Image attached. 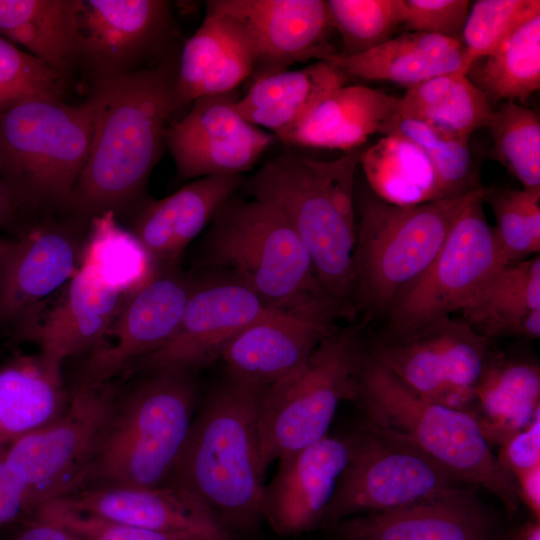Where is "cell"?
<instances>
[{"mask_svg": "<svg viewBox=\"0 0 540 540\" xmlns=\"http://www.w3.org/2000/svg\"><path fill=\"white\" fill-rule=\"evenodd\" d=\"M178 56L172 52L147 68L91 80V146L66 213L90 222L143 202L172 115L181 109L175 94Z\"/></svg>", "mask_w": 540, "mask_h": 540, "instance_id": "6da1fadb", "label": "cell"}, {"mask_svg": "<svg viewBox=\"0 0 540 540\" xmlns=\"http://www.w3.org/2000/svg\"><path fill=\"white\" fill-rule=\"evenodd\" d=\"M264 391L227 374L196 410L167 483L203 504L234 540L265 523L258 438Z\"/></svg>", "mask_w": 540, "mask_h": 540, "instance_id": "7a4b0ae2", "label": "cell"}, {"mask_svg": "<svg viewBox=\"0 0 540 540\" xmlns=\"http://www.w3.org/2000/svg\"><path fill=\"white\" fill-rule=\"evenodd\" d=\"M361 153L358 148L331 161L281 154L266 161L245 185L253 198L286 218L320 286L346 307L356 296L354 178Z\"/></svg>", "mask_w": 540, "mask_h": 540, "instance_id": "3957f363", "label": "cell"}, {"mask_svg": "<svg viewBox=\"0 0 540 540\" xmlns=\"http://www.w3.org/2000/svg\"><path fill=\"white\" fill-rule=\"evenodd\" d=\"M352 401L381 433L418 450L457 480L489 491L510 516L518 511L516 484L469 412L417 395L365 348Z\"/></svg>", "mask_w": 540, "mask_h": 540, "instance_id": "277c9868", "label": "cell"}, {"mask_svg": "<svg viewBox=\"0 0 540 540\" xmlns=\"http://www.w3.org/2000/svg\"><path fill=\"white\" fill-rule=\"evenodd\" d=\"M196 371L151 372L120 393L85 488H153L168 483L199 402Z\"/></svg>", "mask_w": 540, "mask_h": 540, "instance_id": "5b68a950", "label": "cell"}, {"mask_svg": "<svg viewBox=\"0 0 540 540\" xmlns=\"http://www.w3.org/2000/svg\"><path fill=\"white\" fill-rule=\"evenodd\" d=\"M93 109L56 96H36L0 114V174L31 220L67 212L87 161Z\"/></svg>", "mask_w": 540, "mask_h": 540, "instance_id": "8992f818", "label": "cell"}, {"mask_svg": "<svg viewBox=\"0 0 540 540\" xmlns=\"http://www.w3.org/2000/svg\"><path fill=\"white\" fill-rule=\"evenodd\" d=\"M202 263L231 269L235 279L272 308H294L328 295L286 218L255 198L233 195L219 209L206 235Z\"/></svg>", "mask_w": 540, "mask_h": 540, "instance_id": "52a82bcc", "label": "cell"}, {"mask_svg": "<svg viewBox=\"0 0 540 540\" xmlns=\"http://www.w3.org/2000/svg\"><path fill=\"white\" fill-rule=\"evenodd\" d=\"M490 188L397 205L366 195L356 225V296L367 313L388 312L395 296L433 260L463 209Z\"/></svg>", "mask_w": 540, "mask_h": 540, "instance_id": "ba28073f", "label": "cell"}, {"mask_svg": "<svg viewBox=\"0 0 540 540\" xmlns=\"http://www.w3.org/2000/svg\"><path fill=\"white\" fill-rule=\"evenodd\" d=\"M363 351L356 331L334 330L298 372L265 389L258 419L264 473L272 462L328 434L339 404L354 398Z\"/></svg>", "mask_w": 540, "mask_h": 540, "instance_id": "9c48e42d", "label": "cell"}, {"mask_svg": "<svg viewBox=\"0 0 540 540\" xmlns=\"http://www.w3.org/2000/svg\"><path fill=\"white\" fill-rule=\"evenodd\" d=\"M120 393L113 382L76 384L58 418L5 447L2 459L25 485L30 511L85 487Z\"/></svg>", "mask_w": 540, "mask_h": 540, "instance_id": "30bf717a", "label": "cell"}, {"mask_svg": "<svg viewBox=\"0 0 540 540\" xmlns=\"http://www.w3.org/2000/svg\"><path fill=\"white\" fill-rule=\"evenodd\" d=\"M484 197L463 209L433 260L397 293L387 312V336L405 335L459 312L506 265L484 214Z\"/></svg>", "mask_w": 540, "mask_h": 540, "instance_id": "8fae6325", "label": "cell"}, {"mask_svg": "<svg viewBox=\"0 0 540 540\" xmlns=\"http://www.w3.org/2000/svg\"><path fill=\"white\" fill-rule=\"evenodd\" d=\"M350 434V457L321 529L346 518L388 511L467 485L418 450L367 422Z\"/></svg>", "mask_w": 540, "mask_h": 540, "instance_id": "7c38bea8", "label": "cell"}, {"mask_svg": "<svg viewBox=\"0 0 540 540\" xmlns=\"http://www.w3.org/2000/svg\"><path fill=\"white\" fill-rule=\"evenodd\" d=\"M366 351L417 395L469 413L492 355L489 339L450 317L405 335H385Z\"/></svg>", "mask_w": 540, "mask_h": 540, "instance_id": "4fadbf2b", "label": "cell"}, {"mask_svg": "<svg viewBox=\"0 0 540 540\" xmlns=\"http://www.w3.org/2000/svg\"><path fill=\"white\" fill-rule=\"evenodd\" d=\"M178 263L154 267L150 277L125 297L105 339L87 354L77 384L112 382L171 339L198 280Z\"/></svg>", "mask_w": 540, "mask_h": 540, "instance_id": "5bb4252c", "label": "cell"}, {"mask_svg": "<svg viewBox=\"0 0 540 540\" xmlns=\"http://www.w3.org/2000/svg\"><path fill=\"white\" fill-rule=\"evenodd\" d=\"M89 224L71 214H43L0 254V328L12 331L74 276Z\"/></svg>", "mask_w": 540, "mask_h": 540, "instance_id": "9a60e30c", "label": "cell"}, {"mask_svg": "<svg viewBox=\"0 0 540 540\" xmlns=\"http://www.w3.org/2000/svg\"><path fill=\"white\" fill-rule=\"evenodd\" d=\"M347 309L328 295L294 308H271L239 331L220 359L231 377L267 389L298 372Z\"/></svg>", "mask_w": 540, "mask_h": 540, "instance_id": "2e32d148", "label": "cell"}, {"mask_svg": "<svg viewBox=\"0 0 540 540\" xmlns=\"http://www.w3.org/2000/svg\"><path fill=\"white\" fill-rule=\"evenodd\" d=\"M79 33L80 66L93 80L160 62L175 29L165 0H81Z\"/></svg>", "mask_w": 540, "mask_h": 540, "instance_id": "e0dca14e", "label": "cell"}, {"mask_svg": "<svg viewBox=\"0 0 540 540\" xmlns=\"http://www.w3.org/2000/svg\"><path fill=\"white\" fill-rule=\"evenodd\" d=\"M238 98L235 90L197 98L169 125L165 144L182 179L242 175L277 141L239 114Z\"/></svg>", "mask_w": 540, "mask_h": 540, "instance_id": "ac0fdd59", "label": "cell"}, {"mask_svg": "<svg viewBox=\"0 0 540 540\" xmlns=\"http://www.w3.org/2000/svg\"><path fill=\"white\" fill-rule=\"evenodd\" d=\"M267 306L235 279H198L171 339L133 368L145 373L181 368L196 371L220 359L231 339L260 318Z\"/></svg>", "mask_w": 540, "mask_h": 540, "instance_id": "d6986e66", "label": "cell"}, {"mask_svg": "<svg viewBox=\"0 0 540 540\" xmlns=\"http://www.w3.org/2000/svg\"><path fill=\"white\" fill-rule=\"evenodd\" d=\"M462 485L406 506L338 521L324 530L330 540H499L503 528Z\"/></svg>", "mask_w": 540, "mask_h": 540, "instance_id": "ffe728a7", "label": "cell"}, {"mask_svg": "<svg viewBox=\"0 0 540 540\" xmlns=\"http://www.w3.org/2000/svg\"><path fill=\"white\" fill-rule=\"evenodd\" d=\"M351 445V434H327L278 459L264 492L265 523L276 535L291 537L321 529Z\"/></svg>", "mask_w": 540, "mask_h": 540, "instance_id": "44dd1931", "label": "cell"}, {"mask_svg": "<svg viewBox=\"0 0 540 540\" xmlns=\"http://www.w3.org/2000/svg\"><path fill=\"white\" fill-rule=\"evenodd\" d=\"M206 9L228 14L250 30L258 50L256 78L337 53L328 42L333 28L327 1L210 0Z\"/></svg>", "mask_w": 540, "mask_h": 540, "instance_id": "7402d4cb", "label": "cell"}, {"mask_svg": "<svg viewBox=\"0 0 540 540\" xmlns=\"http://www.w3.org/2000/svg\"><path fill=\"white\" fill-rule=\"evenodd\" d=\"M58 499L78 511L183 540H234L203 504L170 484L89 487Z\"/></svg>", "mask_w": 540, "mask_h": 540, "instance_id": "603a6c76", "label": "cell"}, {"mask_svg": "<svg viewBox=\"0 0 540 540\" xmlns=\"http://www.w3.org/2000/svg\"><path fill=\"white\" fill-rule=\"evenodd\" d=\"M126 295L81 263L61 301L45 317L31 315L13 329L14 338L35 342L61 360L89 353L105 339Z\"/></svg>", "mask_w": 540, "mask_h": 540, "instance_id": "cb8c5ba5", "label": "cell"}, {"mask_svg": "<svg viewBox=\"0 0 540 540\" xmlns=\"http://www.w3.org/2000/svg\"><path fill=\"white\" fill-rule=\"evenodd\" d=\"M257 61L250 30L228 14L206 9L203 22L178 56L175 94L180 107L203 96L234 91L254 73Z\"/></svg>", "mask_w": 540, "mask_h": 540, "instance_id": "d4e9b609", "label": "cell"}, {"mask_svg": "<svg viewBox=\"0 0 540 540\" xmlns=\"http://www.w3.org/2000/svg\"><path fill=\"white\" fill-rule=\"evenodd\" d=\"M242 183L240 174L206 176L163 199L143 201L136 209L129 232L154 267L177 262L186 246Z\"/></svg>", "mask_w": 540, "mask_h": 540, "instance_id": "484cf974", "label": "cell"}, {"mask_svg": "<svg viewBox=\"0 0 540 540\" xmlns=\"http://www.w3.org/2000/svg\"><path fill=\"white\" fill-rule=\"evenodd\" d=\"M63 360L39 349L17 354L0 365V445L58 418L66 409Z\"/></svg>", "mask_w": 540, "mask_h": 540, "instance_id": "4316f807", "label": "cell"}, {"mask_svg": "<svg viewBox=\"0 0 540 540\" xmlns=\"http://www.w3.org/2000/svg\"><path fill=\"white\" fill-rule=\"evenodd\" d=\"M348 75L328 60L304 68L256 78L236 110L284 143L290 132L330 93L346 85Z\"/></svg>", "mask_w": 540, "mask_h": 540, "instance_id": "83f0119b", "label": "cell"}, {"mask_svg": "<svg viewBox=\"0 0 540 540\" xmlns=\"http://www.w3.org/2000/svg\"><path fill=\"white\" fill-rule=\"evenodd\" d=\"M348 76L391 81L408 88L451 73H468L461 41L434 34L406 31L355 55L335 53L326 59Z\"/></svg>", "mask_w": 540, "mask_h": 540, "instance_id": "f1b7e54d", "label": "cell"}, {"mask_svg": "<svg viewBox=\"0 0 540 540\" xmlns=\"http://www.w3.org/2000/svg\"><path fill=\"white\" fill-rule=\"evenodd\" d=\"M462 320L491 339L540 336V257L499 268L459 311Z\"/></svg>", "mask_w": 540, "mask_h": 540, "instance_id": "f546056e", "label": "cell"}, {"mask_svg": "<svg viewBox=\"0 0 540 540\" xmlns=\"http://www.w3.org/2000/svg\"><path fill=\"white\" fill-rule=\"evenodd\" d=\"M399 98L363 85H343L326 96L284 143L352 151L380 133L398 110Z\"/></svg>", "mask_w": 540, "mask_h": 540, "instance_id": "4dcf8cb0", "label": "cell"}, {"mask_svg": "<svg viewBox=\"0 0 540 540\" xmlns=\"http://www.w3.org/2000/svg\"><path fill=\"white\" fill-rule=\"evenodd\" d=\"M538 413V362L492 353L475 388L470 410L488 443L502 446Z\"/></svg>", "mask_w": 540, "mask_h": 540, "instance_id": "1f68e13d", "label": "cell"}, {"mask_svg": "<svg viewBox=\"0 0 540 540\" xmlns=\"http://www.w3.org/2000/svg\"><path fill=\"white\" fill-rule=\"evenodd\" d=\"M81 0H0V37L67 80L80 66Z\"/></svg>", "mask_w": 540, "mask_h": 540, "instance_id": "d6a6232c", "label": "cell"}, {"mask_svg": "<svg viewBox=\"0 0 540 540\" xmlns=\"http://www.w3.org/2000/svg\"><path fill=\"white\" fill-rule=\"evenodd\" d=\"M492 111L485 93L466 74L451 73L408 88L399 98L397 115L469 140L476 129L486 127Z\"/></svg>", "mask_w": 540, "mask_h": 540, "instance_id": "836d02e7", "label": "cell"}, {"mask_svg": "<svg viewBox=\"0 0 540 540\" xmlns=\"http://www.w3.org/2000/svg\"><path fill=\"white\" fill-rule=\"evenodd\" d=\"M359 164L374 192L386 202L412 205L435 200V175L429 158L401 135H384L362 150Z\"/></svg>", "mask_w": 540, "mask_h": 540, "instance_id": "e575fe53", "label": "cell"}, {"mask_svg": "<svg viewBox=\"0 0 540 540\" xmlns=\"http://www.w3.org/2000/svg\"><path fill=\"white\" fill-rule=\"evenodd\" d=\"M483 59L478 87L490 103L524 102L540 87V14L519 25Z\"/></svg>", "mask_w": 540, "mask_h": 540, "instance_id": "d590c367", "label": "cell"}, {"mask_svg": "<svg viewBox=\"0 0 540 540\" xmlns=\"http://www.w3.org/2000/svg\"><path fill=\"white\" fill-rule=\"evenodd\" d=\"M116 218L106 212L90 221L81 263L90 265L106 284L127 296L150 277L154 266Z\"/></svg>", "mask_w": 540, "mask_h": 540, "instance_id": "8d00e7d4", "label": "cell"}, {"mask_svg": "<svg viewBox=\"0 0 540 540\" xmlns=\"http://www.w3.org/2000/svg\"><path fill=\"white\" fill-rule=\"evenodd\" d=\"M380 133L401 135L424 151L434 170L435 200L463 196L482 188L472 171L468 140L397 113Z\"/></svg>", "mask_w": 540, "mask_h": 540, "instance_id": "74e56055", "label": "cell"}, {"mask_svg": "<svg viewBox=\"0 0 540 540\" xmlns=\"http://www.w3.org/2000/svg\"><path fill=\"white\" fill-rule=\"evenodd\" d=\"M486 127L493 157L523 185L540 191V120L535 111L507 101L492 111Z\"/></svg>", "mask_w": 540, "mask_h": 540, "instance_id": "f35d334b", "label": "cell"}, {"mask_svg": "<svg viewBox=\"0 0 540 540\" xmlns=\"http://www.w3.org/2000/svg\"><path fill=\"white\" fill-rule=\"evenodd\" d=\"M332 28L342 40V55L370 50L392 38L404 21L403 0H329Z\"/></svg>", "mask_w": 540, "mask_h": 540, "instance_id": "ab89813d", "label": "cell"}, {"mask_svg": "<svg viewBox=\"0 0 540 540\" xmlns=\"http://www.w3.org/2000/svg\"><path fill=\"white\" fill-rule=\"evenodd\" d=\"M485 200L496 217L494 231L504 263L539 255L540 191L490 188Z\"/></svg>", "mask_w": 540, "mask_h": 540, "instance_id": "60d3db41", "label": "cell"}, {"mask_svg": "<svg viewBox=\"0 0 540 540\" xmlns=\"http://www.w3.org/2000/svg\"><path fill=\"white\" fill-rule=\"evenodd\" d=\"M540 14L539 0H478L462 32L468 72L490 55L519 25Z\"/></svg>", "mask_w": 540, "mask_h": 540, "instance_id": "b9f144b4", "label": "cell"}, {"mask_svg": "<svg viewBox=\"0 0 540 540\" xmlns=\"http://www.w3.org/2000/svg\"><path fill=\"white\" fill-rule=\"evenodd\" d=\"M66 84L59 73L0 37V114L32 97L63 98Z\"/></svg>", "mask_w": 540, "mask_h": 540, "instance_id": "7bdbcfd3", "label": "cell"}, {"mask_svg": "<svg viewBox=\"0 0 540 540\" xmlns=\"http://www.w3.org/2000/svg\"><path fill=\"white\" fill-rule=\"evenodd\" d=\"M33 513L35 519L59 525L81 540H183L78 511L59 499L42 503Z\"/></svg>", "mask_w": 540, "mask_h": 540, "instance_id": "ee69618b", "label": "cell"}, {"mask_svg": "<svg viewBox=\"0 0 540 540\" xmlns=\"http://www.w3.org/2000/svg\"><path fill=\"white\" fill-rule=\"evenodd\" d=\"M470 3L468 0H403L402 26L409 32L461 41Z\"/></svg>", "mask_w": 540, "mask_h": 540, "instance_id": "f6af8a7d", "label": "cell"}, {"mask_svg": "<svg viewBox=\"0 0 540 540\" xmlns=\"http://www.w3.org/2000/svg\"><path fill=\"white\" fill-rule=\"evenodd\" d=\"M497 458L513 480L540 467V413L527 427L500 446Z\"/></svg>", "mask_w": 540, "mask_h": 540, "instance_id": "bcb514c9", "label": "cell"}, {"mask_svg": "<svg viewBox=\"0 0 540 540\" xmlns=\"http://www.w3.org/2000/svg\"><path fill=\"white\" fill-rule=\"evenodd\" d=\"M2 454V453H1ZM0 454V526L10 523L23 512L30 511L27 490L22 481L7 467Z\"/></svg>", "mask_w": 540, "mask_h": 540, "instance_id": "7dc6e473", "label": "cell"}, {"mask_svg": "<svg viewBox=\"0 0 540 540\" xmlns=\"http://www.w3.org/2000/svg\"><path fill=\"white\" fill-rule=\"evenodd\" d=\"M31 222L0 174V232L16 239L24 233Z\"/></svg>", "mask_w": 540, "mask_h": 540, "instance_id": "c3c4849f", "label": "cell"}, {"mask_svg": "<svg viewBox=\"0 0 540 540\" xmlns=\"http://www.w3.org/2000/svg\"><path fill=\"white\" fill-rule=\"evenodd\" d=\"M17 540H81L54 523L35 519L22 531Z\"/></svg>", "mask_w": 540, "mask_h": 540, "instance_id": "681fc988", "label": "cell"}, {"mask_svg": "<svg viewBox=\"0 0 540 540\" xmlns=\"http://www.w3.org/2000/svg\"><path fill=\"white\" fill-rule=\"evenodd\" d=\"M499 540H540V520L529 517L508 529H503Z\"/></svg>", "mask_w": 540, "mask_h": 540, "instance_id": "f907efd6", "label": "cell"}, {"mask_svg": "<svg viewBox=\"0 0 540 540\" xmlns=\"http://www.w3.org/2000/svg\"><path fill=\"white\" fill-rule=\"evenodd\" d=\"M12 238L0 236V254L10 245Z\"/></svg>", "mask_w": 540, "mask_h": 540, "instance_id": "816d5d0a", "label": "cell"}, {"mask_svg": "<svg viewBox=\"0 0 540 540\" xmlns=\"http://www.w3.org/2000/svg\"><path fill=\"white\" fill-rule=\"evenodd\" d=\"M4 449H5V447L0 445V454L3 452Z\"/></svg>", "mask_w": 540, "mask_h": 540, "instance_id": "f5cc1de1", "label": "cell"}]
</instances>
